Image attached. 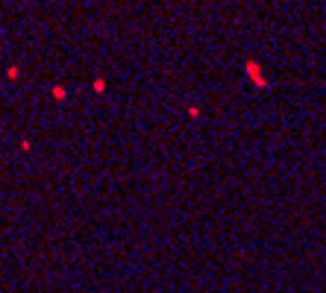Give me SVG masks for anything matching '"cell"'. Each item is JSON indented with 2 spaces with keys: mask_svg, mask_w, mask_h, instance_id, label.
Returning <instances> with one entry per match:
<instances>
[{
  "mask_svg": "<svg viewBox=\"0 0 326 293\" xmlns=\"http://www.w3.org/2000/svg\"><path fill=\"white\" fill-rule=\"evenodd\" d=\"M247 70H250V76H253V79H259V82H262V73H259V65H256V62H247Z\"/></svg>",
  "mask_w": 326,
  "mask_h": 293,
  "instance_id": "1",
  "label": "cell"
}]
</instances>
